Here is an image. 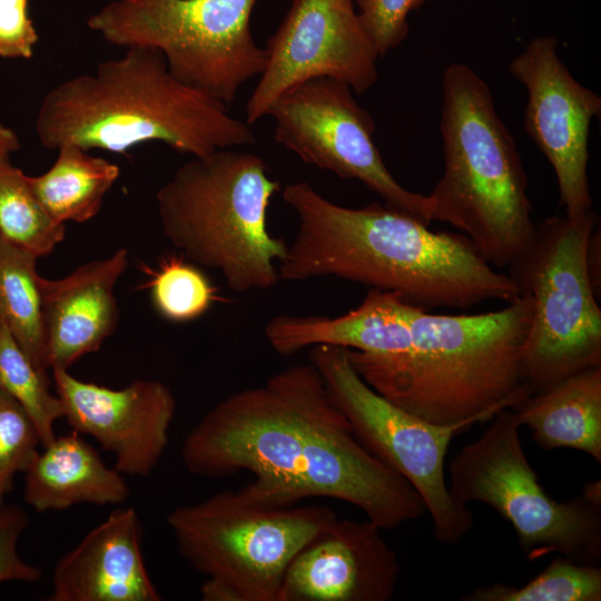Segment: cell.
I'll use <instances>...</instances> for the list:
<instances>
[{"instance_id": "44dd1931", "label": "cell", "mask_w": 601, "mask_h": 601, "mask_svg": "<svg viewBox=\"0 0 601 601\" xmlns=\"http://www.w3.org/2000/svg\"><path fill=\"white\" fill-rule=\"evenodd\" d=\"M512 410L542 450L573 449L601 463V365L532 394Z\"/></svg>"}, {"instance_id": "ac0fdd59", "label": "cell", "mask_w": 601, "mask_h": 601, "mask_svg": "<svg viewBox=\"0 0 601 601\" xmlns=\"http://www.w3.org/2000/svg\"><path fill=\"white\" fill-rule=\"evenodd\" d=\"M127 266L128 252L119 248L66 277H41L49 368L68 370L114 333L119 317L115 287Z\"/></svg>"}, {"instance_id": "e0dca14e", "label": "cell", "mask_w": 601, "mask_h": 601, "mask_svg": "<svg viewBox=\"0 0 601 601\" xmlns=\"http://www.w3.org/2000/svg\"><path fill=\"white\" fill-rule=\"evenodd\" d=\"M142 524L117 509L56 563L49 601H160L146 568Z\"/></svg>"}, {"instance_id": "d6a6232c", "label": "cell", "mask_w": 601, "mask_h": 601, "mask_svg": "<svg viewBox=\"0 0 601 601\" xmlns=\"http://www.w3.org/2000/svg\"><path fill=\"white\" fill-rule=\"evenodd\" d=\"M20 148V142L14 130L0 121V160L7 159Z\"/></svg>"}, {"instance_id": "cb8c5ba5", "label": "cell", "mask_w": 601, "mask_h": 601, "mask_svg": "<svg viewBox=\"0 0 601 601\" xmlns=\"http://www.w3.org/2000/svg\"><path fill=\"white\" fill-rule=\"evenodd\" d=\"M65 224L55 221L37 198L30 181L9 158L0 160V235L37 257L62 242Z\"/></svg>"}, {"instance_id": "5bb4252c", "label": "cell", "mask_w": 601, "mask_h": 601, "mask_svg": "<svg viewBox=\"0 0 601 601\" xmlns=\"http://www.w3.org/2000/svg\"><path fill=\"white\" fill-rule=\"evenodd\" d=\"M558 43L554 37L530 40L508 70L528 91L524 129L554 170L559 204L565 216L577 218L592 210L589 137L601 97L572 76Z\"/></svg>"}, {"instance_id": "277c9868", "label": "cell", "mask_w": 601, "mask_h": 601, "mask_svg": "<svg viewBox=\"0 0 601 601\" xmlns=\"http://www.w3.org/2000/svg\"><path fill=\"white\" fill-rule=\"evenodd\" d=\"M531 314L526 293L479 314H433L406 303L404 357L378 362L347 353L363 381L402 410L433 424L473 425L532 395L523 367Z\"/></svg>"}, {"instance_id": "7c38bea8", "label": "cell", "mask_w": 601, "mask_h": 601, "mask_svg": "<svg viewBox=\"0 0 601 601\" xmlns=\"http://www.w3.org/2000/svg\"><path fill=\"white\" fill-rule=\"evenodd\" d=\"M275 140L300 160L345 179H356L387 206L430 225L426 195L404 188L386 168L373 140L371 114L343 81L318 77L286 90L270 107Z\"/></svg>"}, {"instance_id": "4fadbf2b", "label": "cell", "mask_w": 601, "mask_h": 601, "mask_svg": "<svg viewBox=\"0 0 601 601\" xmlns=\"http://www.w3.org/2000/svg\"><path fill=\"white\" fill-rule=\"evenodd\" d=\"M267 62L246 102L253 125L293 86L327 77L363 95L377 79L375 45L364 28L354 0H292L266 47Z\"/></svg>"}, {"instance_id": "f546056e", "label": "cell", "mask_w": 601, "mask_h": 601, "mask_svg": "<svg viewBox=\"0 0 601 601\" xmlns=\"http://www.w3.org/2000/svg\"><path fill=\"white\" fill-rule=\"evenodd\" d=\"M29 524L26 510L17 504L0 508V583H33L42 579L40 568L26 562L18 552V542Z\"/></svg>"}, {"instance_id": "d4e9b609", "label": "cell", "mask_w": 601, "mask_h": 601, "mask_svg": "<svg viewBox=\"0 0 601 601\" xmlns=\"http://www.w3.org/2000/svg\"><path fill=\"white\" fill-rule=\"evenodd\" d=\"M0 387L28 414L39 433L41 446L55 437V423L63 418V405L50 391L48 374L40 372L0 321Z\"/></svg>"}, {"instance_id": "484cf974", "label": "cell", "mask_w": 601, "mask_h": 601, "mask_svg": "<svg viewBox=\"0 0 601 601\" xmlns=\"http://www.w3.org/2000/svg\"><path fill=\"white\" fill-rule=\"evenodd\" d=\"M461 601H600L601 569L555 558L539 575L522 587L496 582L460 598Z\"/></svg>"}, {"instance_id": "8992f818", "label": "cell", "mask_w": 601, "mask_h": 601, "mask_svg": "<svg viewBox=\"0 0 601 601\" xmlns=\"http://www.w3.org/2000/svg\"><path fill=\"white\" fill-rule=\"evenodd\" d=\"M280 189L257 155L221 149L179 166L156 193L167 238L191 263L213 268L238 293L272 288L288 244L267 210Z\"/></svg>"}, {"instance_id": "603a6c76", "label": "cell", "mask_w": 601, "mask_h": 601, "mask_svg": "<svg viewBox=\"0 0 601 601\" xmlns=\"http://www.w3.org/2000/svg\"><path fill=\"white\" fill-rule=\"evenodd\" d=\"M37 258L0 235V321L35 366L47 374L48 343Z\"/></svg>"}, {"instance_id": "30bf717a", "label": "cell", "mask_w": 601, "mask_h": 601, "mask_svg": "<svg viewBox=\"0 0 601 601\" xmlns=\"http://www.w3.org/2000/svg\"><path fill=\"white\" fill-rule=\"evenodd\" d=\"M449 465L450 492L461 503L491 506L514 529L530 561L551 553L578 563L601 556V503L580 496L556 502L539 482L522 447L512 408L497 412Z\"/></svg>"}, {"instance_id": "2e32d148", "label": "cell", "mask_w": 601, "mask_h": 601, "mask_svg": "<svg viewBox=\"0 0 601 601\" xmlns=\"http://www.w3.org/2000/svg\"><path fill=\"white\" fill-rule=\"evenodd\" d=\"M400 572L377 525L336 519L290 561L276 601H388Z\"/></svg>"}, {"instance_id": "1f68e13d", "label": "cell", "mask_w": 601, "mask_h": 601, "mask_svg": "<svg viewBox=\"0 0 601 601\" xmlns=\"http://www.w3.org/2000/svg\"><path fill=\"white\" fill-rule=\"evenodd\" d=\"M601 238L600 229L592 230L589 237L587 247V266L591 279V284L597 296L600 298L601 294Z\"/></svg>"}, {"instance_id": "52a82bcc", "label": "cell", "mask_w": 601, "mask_h": 601, "mask_svg": "<svg viewBox=\"0 0 601 601\" xmlns=\"http://www.w3.org/2000/svg\"><path fill=\"white\" fill-rule=\"evenodd\" d=\"M337 519L325 505L263 506L224 491L167 515L204 601H276L294 556Z\"/></svg>"}, {"instance_id": "f1b7e54d", "label": "cell", "mask_w": 601, "mask_h": 601, "mask_svg": "<svg viewBox=\"0 0 601 601\" xmlns=\"http://www.w3.org/2000/svg\"><path fill=\"white\" fill-rule=\"evenodd\" d=\"M426 0H354L359 19L380 58L397 48L408 35L407 18Z\"/></svg>"}, {"instance_id": "7a4b0ae2", "label": "cell", "mask_w": 601, "mask_h": 601, "mask_svg": "<svg viewBox=\"0 0 601 601\" xmlns=\"http://www.w3.org/2000/svg\"><path fill=\"white\" fill-rule=\"evenodd\" d=\"M283 198L298 227L278 264L279 279L335 276L396 293L426 311L510 303L521 294L463 234L433 231L387 205L339 206L307 181L287 185Z\"/></svg>"}, {"instance_id": "9c48e42d", "label": "cell", "mask_w": 601, "mask_h": 601, "mask_svg": "<svg viewBox=\"0 0 601 601\" xmlns=\"http://www.w3.org/2000/svg\"><path fill=\"white\" fill-rule=\"evenodd\" d=\"M258 1L111 0L86 24L110 45L158 50L176 79L229 107L266 67L250 29Z\"/></svg>"}, {"instance_id": "d6986e66", "label": "cell", "mask_w": 601, "mask_h": 601, "mask_svg": "<svg viewBox=\"0 0 601 601\" xmlns=\"http://www.w3.org/2000/svg\"><path fill=\"white\" fill-rule=\"evenodd\" d=\"M405 305L396 293L371 288L355 309L342 316H275L266 324L265 336L283 356L329 345L354 349L371 361H396L411 348Z\"/></svg>"}, {"instance_id": "83f0119b", "label": "cell", "mask_w": 601, "mask_h": 601, "mask_svg": "<svg viewBox=\"0 0 601 601\" xmlns=\"http://www.w3.org/2000/svg\"><path fill=\"white\" fill-rule=\"evenodd\" d=\"M41 445L36 425L24 410L0 387V508Z\"/></svg>"}, {"instance_id": "7402d4cb", "label": "cell", "mask_w": 601, "mask_h": 601, "mask_svg": "<svg viewBox=\"0 0 601 601\" xmlns=\"http://www.w3.org/2000/svg\"><path fill=\"white\" fill-rule=\"evenodd\" d=\"M57 152L47 171L29 176L30 185L55 221H88L101 209L120 169L116 164L72 144L62 145Z\"/></svg>"}, {"instance_id": "9a60e30c", "label": "cell", "mask_w": 601, "mask_h": 601, "mask_svg": "<svg viewBox=\"0 0 601 601\" xmlns=\"http://www.w3.org/2000/svg\"><path fill=\"white\" fill-rule=\"evenodd\" d=\"M52 377L72 431L111 452L121 474L145 477L152 472L168 445L177 407L169 387L136 380L115 390L81 381L68 370H52Z\"/></svg>"}, {"instance_id": "4dcf8cb0", "label": "cell", "mask_w": 601, "mask_h": 601, "mask_svg": "<svg viewBox=\"0 0 601 601\" xmlns=\"http://www.w3.org/2000/svg\"><path fill=\"white\" fill-rule=\"evenodd\" d=\"M28 3L29 0H0V58H32L39 37Z\"/></svg>"}, {"instance_id": "4316f807", "label": "cell", "mask_w": 601, "mask_h": 601, "mask_svg": "<svg viewBox=\"0 0 601 601\" xmlns=\"http://www.w3.org/2000/svg\"><path fill=\"white\" fill-rule=\"evenodd\" d=\"M151 298L166 319L188 322L205 314L217 299V292L206 275L181 258L164 259L151 273Z\"/></svg>"}, {"instance_id": "3957f363", "label": "cell", "mask_w": 601, "mask_h": 601, "mask_svg": "<svg viewBox=\"0 0 601 601\" xmlns=\"http://www.w3.org/2000/svg\"><path fill=\"white\" fill-rule=\"evenodd\" d=\"M249 126L221 101L176 79L161 52L140 47L53 86L35 122L38 140L50 150L72 144L127 154L159 141L193 158L255 144Z\"/></svg>"}, {"instance_id": "ffe728a7", "label": "cell", "mask_w": 601, "mask_h": 601, "mask_svg": "<svg viewBox=\"0 0 601 601\" xmlns=\"http://www.w3.org/2000/svg\"><path fill=\"white\" fill-rule=\"evenodd\" d=\"M37 453L24 474L23 500L37 513L76 504H120L130 490L115 467L79 433L55 437Z\"/></svg>"}, {"instance_id": "6da1fadb", "label": "cell", "mask_w": 601, "mask_h": 601, "mask_svg": "<svg viewBox=\"0 0 601 601\" xmlns=\"http://www.w3.org/2000/svg\"><path fill=\"white\" fill-rule=\"evenodd\" d=\"M181 460L204 477L250 472L255 480L237 492L263 506L329 497L381 530L426 512L412 484L358 442L311 361L219 401L187 434Z\"/></svg>"}, {"instance_id": "8fae6325", "label": "cell", "mask_w": 601, "mask_h": 601, "mask_svg": "<svg viewBox=\"0 0 601 601\" xmlns=\"http://www.w3.org/2000/svg\"><path fill=\"white\" fill-rule=\"evenodd\" d=\"M309 361L358 442L420 494L432 519L435 540L445 545L462 542L474 518L450 492L444 463L451 441L472 424H433L391 403L357 374L347 348L317 345Z\"/></svg>"}, {"instance_id": "5b68a950", "label": "cell", "mask_w": 601, "mask_h": 601, "mask_svg": "<svg viewBox=\"0 0 601 601\" xmlns=\"http://www.w3.org/2000/svg\"><path fill=\"white\" fill-rule=\"evenodd\" d=\"M442 91L444 170L426 195L432 221L455 227L490 265L508 268L535 228L520 152L472 68L449 65Z\"/></svg>"}, {"instance_id": "ba28073f", "label": "cell", "mask_w": 601, "mask_h": 601, "mask_svg": "<svg viewBox=\"0 0 601 601\" xmlns=\"http://www.w3.org/2000/svg\"><path fill=\"white\" fill-rule=\"evenodd\" d=\"M593 210L570 218L551 216L538 226L508 275L532 299L523 354L532 394L601 365L600 298L587 266Z\"/></svg>"}]
</instances>
